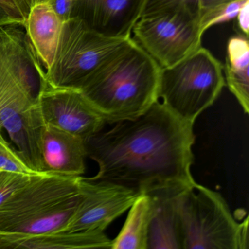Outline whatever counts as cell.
Returning <instances> with one entry per match:
<instances>
[{"label":"cell","instance_id":"obj_1","mask_svg":"<svg viewBox=\"0 0 249 249\" xmlns=\"http://www.w3.org/2000/svg\"><path fill=\"white\" fill-rule=\"evenodd\" d=\"M194 124L157 101L142 116L118 122L85 140L87 156L98 164L91 180L141 194L171 186L195 187Z\"/></svg>","mask_w":249,"mask_h":249},{"label":"cell","instance_id":"obj_2","mask_svg":"<svg viewBox=\"0 0 249 249\" xmlns=\"http://www.w3.org/2000/svg\"><path fill=\"white\" fill-rule=\"evenodd\" d=\"M46 82V70L24 26L0 27V132L6 131L24 161L39 173H43L41 140L46 124L38 94Z\"/></svg>","mask_w":249,"mask_h":249},{"label":"cell","instance_id":"obj_3","mask_svg":"<svg viewBox=\"0 0 249 249\" xmlns=\"http://www.w3.org/2000/svg\"><path fill=\"white\" fill-rule=\"evenodd\" d=\"M160 72V65L130 37L78 89L112 124L136 119L159 101Z\"/></svg>","mask_w":249,"mask_h":249},{"label":"cell","instance_id":"obj_4","mask_svg":"<svg viewBox=\"0 0 249 249\" xmlns=\"http://www.w3.org/2000/svg\"><path fill=\"white\" fill-rule=\"evenodd\" d=\"M81 178L34 176L0 207V233L34 235L66 231L79 201Z\"/></svg>","mask_w":249,"mask_h":249},{"label":"cell","instance_id":"obj_5","mask_svg":"<svg viewBox=\"0 0 249 249\" xmlns=\"http://www.w3.org/2000/svg\"><path fill=\"white\" fill-rule=\"evenodd\" d=\"M223 71L224 65L201 46L176 65L161 68L160 98L176 116L195 124L221 94L225 86Z\"/></svg>","mask_w":249,"mask_h":249},{"label":"cell","instance_id":"obj_6","mask_svg":"<svg viewBox=\"0 0 249 249\" xmlns=\"http://www.w3.org/2000/svg\"><path fill=\"white\" fill-rule=\"evenodd\" d=\"M183 249H249V218L237 222L222 195L196 183L182 204Z\"/></svg>","mask_w":249,"mask_h":249},{"label":"cell","instance_id":"obj_7","mask_svg":"<svg viewBox=\"0 0 249 249\" xmlns=\"http://www.w3.org/2000/svg\"><path fill=\"white\" fill-rule=\"evenodd\" d=\"M202 20L184 8L162 10L141 16L131 37L160 68H169L201 47Z\"/></svg>","mask_w":249,"mask_h":249},{"label":"cell","instance_id":"obj_8","mask_svg":"<svg viewBox=\"0 0 249 249\" xmlns=\"http://www.w3.org/2000/svg\"><path fill=\"white\" fill-rule=\"evenodd\" d=\"M127 39L102 36L81 20L70 18L63 24L53 64L46 71L48 84L57 88L78 89Z\"/></svg>","mask_w":249,"mask_h":249},{"label":"cell","instance_id":"obj_9","mask_svg":"<svg viewBox=\"0 0 249 249\" xmlns=\"http://www.w3.org/2000/svg\"><path fill=\"white\" fill-rule=\"evenodd\" d=\"M79 201L66 231H105L113 221L130 208L139 194L105 180L81 178Z\"/></svg>","mask_w":249,"mask_h":249},{"label":"cell","instance_id":"obj_10","mask_svg":"<svg viewBox=\"0 0 249 249\" xmlns=\"http://www.w3.org/2000/svg\"><path fill=\"white\" fill-rule=\"evenodd\" d=\"M45 124L84 140L101 132L106 122L78 89L52 87L47 81L38 94Z\"/></svg>","mask_w":249,"mask_h":249},{"label":"cell","instance_id":"obj_11","mask_svg":"<svg viewBox=\"0 0 249 249\" xmlns=\"http://www.w3.org/2000/svg\"><path fill=\"white\" fill-rule=\"evenodd\" d=\"M145 0H73L71 18L90 30L113 38L131 37Z\"/></svg>","mask_w":249,"mask_h":249},{"label":"cell","instance_id":"obj_12","mask_svg":"<svg viewBox=\"0 0 249 249\" xmlns=\"http://www.w3.org/2000/svg\"><path fill=\"white\" fill-rule=\"evenodd\" d=\"M193 188L171 186L147 193L152 204L148 249H183L182 204Z\"/></svg>","mask_w":249,"mask_h":249},{"label":"cell","instance_id":"obj_13","mask_svg":"<svg viewBox=\"0 0 249 249\" xmlns=\"http://www.w3.org/2000/svg\"><path fill=\"white\" fill-rule=\"evenodd\" d=\"M43 172L62 176L85 173V140L46 124L41 140Z\"/></svg>","mask_w":249,"mask_h":249},{"label":"cell","instance_id":"obj_14","mask_svg":"<svg viewBox=\"0 0 249 249\" xmlns=\"http://www.w3.org/2000/svg\"><path fill=\"white\" fill-rule=\"evenodd\" d=\"M111 245L112 240L101 230L34 235L0 233V249H111Z\"/></svg>","mask_w":249,"mask_h":249},{"label":"cell","instance_id":"obj_15","mask_svg":"<svg viewBox=\"0 0 249 249\" xmlns=\"http://www.w3.org/2000/svg\"><path fill=\"white\" fill-rule=\"evenodd\" d=\"M63 21L48 0L36 2L24 24L27 37L46 71L54 60Z\"/></svg>","mask_w":249,"mask_h":249},{"label":"cell","instance_id":"obj_16","mask_svg":"<svg viewBox=\"0 0 249 249\" xmlns=\"http://www.w3.org/2000/svg\"><path fill=\"white\" fill-rule=\"evenodd\" d=\"M226 81L246 114L249 113V42L243 35L229 39L227 46Z\"/></svg>","mask_w":249,"mask_h":249},{"label":"cell","instance_id":"obj_17","mask_svg":"<svg viewBox=\"0 0 249 249\" xmlns=\"http://www.w3.org/2000/svg\"><path fill=\"white\" fill-rule=\"evenodd\" d=\"M129 210L122 230L112 240L111 249H148L152 213L151 198L147 194H141Z\"/></svg>","mask_w":249,"mask_h":249},{"label":"cell","instance_id":"obj_18","mask_svg":"<svg viewBox=\"0 0 249 249\" xmlns=\"http://www.w3.org/2000/svg\"><path fill=\"white\" fill-rule=\"evenodd\" d=\"M232 1L234 0H145L141 16L162 10L184 8L203 19L217 8Z\"/></svg>","mask_w":249,"mask_h":249},{"label":"cell","instance_id":"obj_19","mask_svg":"<svg viewBox=\"0 0 249 249\" xmlns=\"http://www.w3.org/2000/svg\"><path fill=\"white\" fill-rule=\"evenodd\" d=\"M0 171L19 174L37 175L39 172L27 164L18 152L4 138L0 132Z\"/></svg>","mask_w":249,"mask_h":249},{"label":"cell","instance_id":"obj_20","mask_svg":"<svg viewBox=\"0 0 249 249\" xmlns=\"http://www.w3.org/2000/svg\"><path fill=\"white\" fill-rule=\"evenodd\" d=\"M37 175L0 171V207L8 202L18 191L28 184Z\"/></svg>","mask_w":249,"mask_h":249},{"label":"cell","instance_id":"obj_21","mask_svg":"<svg viewBox=\"0 0 249 249\" xmlns=\"http://www.w3.org/2000/svg\"><path fill=\"white\" fill-rule=\"evenodd\" d=\"M247 1L249 0H234L213 11L202 19V27L204 33L213 26L235 19L240 8Z\"/></svg>","mask_w":249,"mask_h":249},{"label":"cell","instance_id":"obj_22","mask_svg":"<svg viewBox=\"0 0 249 249\" xmlns=\"http://www.w3.org/2000/svg\"><path fill=\"white\" fill-rule=\"evenodd\" d=\"M40 0H0V5L17 24L24 27L33 5Z\"/></svg>","mask_w":249,"mask_h":249},{"label":"cell","instance_id":"obj_23","mask_svg":"<svg viewBox=\"0 0 249 249\" xmlns=\"http://www.w3.org/2000/svg\"><path fill=\"white\" fill-rule=\"evenodd\" d=\"M48 1L63 23L71 18L73 0H48Z\"/></svg>","mask_w":249,"mask_h":249},{"label":"cell","instance_id":"obj_24","mask_svg":"<svg viewBox=\"0 0 249 249\" xmlns=\"http://www.w3.org/2000/svg\"><path fill=\"white\" fill-rule=\"evenodd\" d=\"M237 23V29L240 34L249 37V0L240 8L235 18Z\"/></svg>","mask_w":249,"mask_h":249},{"label":"cell","instance_id":"obj_25","mask_svg":"<svg viewBox=\"0 0 249 249\" xmlns=\"http://www.w3.org/2000/svg\"><path fill=\"white\" fill-rule=\"evenodd\" d=\"M15 24H17V23L11 18L4 8L0 5V27Z\"/></svg>","mask_w":249,"mask_h":249},{"label":"cell","instance_id":"obj_26","mask_svg":"<svg viewBox=\"0 0 249 249\" xmlns=\"http://www.w3.org/2000/svg\"><path fill=\"white\" fill-rule=\"evenodd\" d=\"M40 1H43V0H40Z\"/></svg>","mask_w":249,"mask_h":249}]
</instances>
